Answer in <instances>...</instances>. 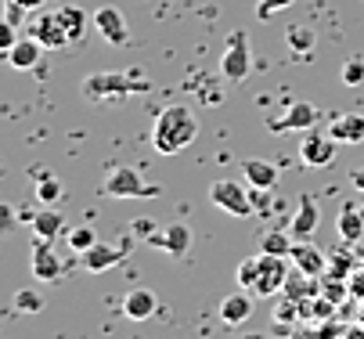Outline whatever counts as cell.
<instances>
[{
	"mask_svg": "<svg viewBox=\"0 0 364 339\" xmlns=\"http://www.w3.org/2000/svg\"><path fill=\"white\" fill-rule=\"evenodd\" d=\"M198 137V119L188 105H166L159 116H155L151 127V149L159 156H177L188 144Z\"/></svg>",
	"mask_w": 364,
	"mask_h": 339,
	"instance_id": "obj_1",
	"label": "cell"
},
{
	"mask_svg": "<svg viewBox=\"0 0 364 339\" xmlns=\"http://www.w3.org/2000/svg\"><path fill=\"white\" fill-rule=\"evenodd\" d=\"M148 90V80H137L130 72H94L83 80V98L90 102H112V98H127V94H141Z\"/></svg>",
	"mask_w": 364,
	"mask_h": 339,
	"instance_id": "obj_2",
	"label": "cell"
},
{
	"mask_svg": "<svg viewBox=\"0 0 364 339\" xmlns=\"http://www.w3.org/2000/svg\"><path fill=\"white\" fill-rule=\"evenodd\" d=\"M252 69V55H249V36L245 29H235L224 43V55H220V76L228 83H242Z\"/></svg>",
	"mask_w": 364,
	"mask_h": 339,
	"instance_id": "obj_3",
	"label": "cell"
},
{
	"mask_svg": "<svg viewBox=\"0 0 364 339\" xmlns=\"http://www.w3.org/2000/svg\"><path fill=\"white\" fill-rule=\"evenodd\" d=\"M210 203L231 217H249L256 206H252V188L238 184V181H213L210 184Z\"/></svg>",
	"mask_w": 364,
	"mask_h": 339,
	"instance_id": "obj_4",
	"label": "cell"
},
{
	"mask_svg": "<svg viewBox=\"0 0 364 339\" xmlns=\"http://www.w3.org/2000/svg\"><path fill=\"white\" fill-rule=\"evenodd\" d=\"M105 191L109 199H141V195H155V188L144 184L141 170L137 166H116L109 177H105Z\"/></svg>",
	"mask_w": 364,
	"mask_h": 339,
	"instance_id": "obj_5",
	"label": "cell"
},
{
	"mask_svg": "<svg viewBox=\"0 0 364 339\" xmlns=\"http://www.w3.org/2000/svg\"><path fill=\"white\" fill-rule=\"evenodd\" d=\"M289 281V264L285 257H274V253H259V271H256V285L252 293L256 296H278Z\"/></svg>",
	"mask_w": 364,
	"mask_h": 339,
	"instance_id": "obj_6",
	"label": "cell"
},
{
	"mask_svg": "<svg viewBox=\"0 0 364 339\" xmlns=\"http://www.w3.org/2000/svg\"><path fill=\"white\" fill-rule=\"evenodd\" d=\"M336 137L332 134H314V130H306L303 134V141H299V159L306 163V166H314V170H321V166H332L336 163Z\"/></svg>",
	"mask_w": 364,
	"mask_h": 339,
	"instance_id": "obj_7",
	"label": "cell"
},
{
	"mask_svg": "<svg viewBox=\"0 0 364 339\" xmlns=\"http://www.w3.org/2000/svg\"><path fill=\"white\" fill-rule=\"evenodd\" d=\"M29 264H33V278L43 281V285H55L62 278V271H65V264L58 260V249H50V238H36L33 242Z\"/></svg>",
	"mask_w": 364,
	"mask_h": 339,
	"instance_id": "obj_8",
	"label": "cell"
},
{
	"mask_svg": "<svg viewBox=\"0 0 364 339\" xmlns=\"http://www.w3.org/2000/svg\"><path fill=\"white\" fill-rule=\"evenodd\" d=\"M29 36H36V40L47 47V51H62V47L73 43V36H69V29H65V22H62L58 11H43V15H36Z\"/></svg>",
	"mask_w": 364,
	"mask_h": 339,
	"instance_id": "obj_9",
	"label": "cell"
},
{
	"mask_svg": "<svg viewBox=\"0 0 364 339\" xmlns=\"http://www.w3.org/2000/svg\"><path fill=\"white\" fill-rule=\"evenodd\" d=\"M94 26H97V33L105 36L112 47H123V43L130 40L127 15H123L119 8H112V4H105V8H97V11H94Z\"/></svg>",
	"mask_w": 364,
	"mask_h": 339,
	"instance_id": "obj_10",
	"label": "cell"
},
{
	"mask_svg": "<svg viewBox=\"0 0 364 339\" xmlns=\"http://www.w3.org/2000/svg\"><path fill=\"white\" fill-rule=\"evenodd\" d=\"M318 224H321V206H318V199L310 195V191H303L299 203H296V217H292L289 231L296 238H310V235L318 231Z\"/></svg>",
	"mask_w": 364,
	"mask_h": 339,
	"instance_id": "obj_11",
	"label": "cell"
},
{
	"mask_svg": "<svg viewBox=\"0 0 364 339\" xmlns=\"http://www.w3.org/2000/svg\"><path fill=\"white\" fill-rule=\"evenodd\" d=\"M127 257V246H109V242H94V246L87 253H80V264L90 271V274H101V271H109L116 264H123Z\"/></svg>",
	"mask_w": 364,
	"mask_h": 339,
	"instance_id": "obj_12",
	"label": "cell"
},
{
	"mask_svg": "<svg viewBox=\"0 0 364 339\" xmlns=\"http://www.w3.org/2000/svg\"><path fill=\"white\" fill-rule=\"evenodd\" d=\"M148 242H155V246L166 249L170 257H184V253L191 249V227H188L184 220H170L166 231H155Z\"/></svg>",
	"mask_w": 364,
	"mask_h": 339,
	"instance_id": "obj_13",
	"label": "cell"
},
{
	"mask_svg": "<svg viewBox=\"0 0 364 339\" xmlns=\"http://www.w3.org/2000/svg\"><path fill=\"white\" fill-rule=\"evenodd\" d=\"M314 123H318V105L296 102V105H289V112H285L282 119H271L267 127H271L274 134H285V130H314Z\"/></svg>",
	"mask_w": 364,
	"mask_h": 339,
	"instance_id": "obj_14",
	"label": "cell"
},
{
	"mask_svg": "<svg viewBox=\"0 0 364 339\" xmlns=\"http://www.w3.org/2000/svg\"><path fill=\"white\" fill-rule=\"evenodd\" d=\"M289 260H292V267H299V271H306V274H314V278H325V267H328V257H325L321 249L310 246V238H296V246H292Z\"/></svg>",
	"mask_w": 364,
	"mask_h": 339,
	"instance_id": "obj_15",
	"label": "cell"
},
{
	"mask_svg": "<svg viewBox=\"0 0 364 339\" xmlns=\"http://www.w3.org/2000/svg\"><path fill=\"white\" fill-rule=\"evenodd\" d=\"M43 51H47V47H43L36 36H26V40H18L11 51H8V65H11V69H22V72H26V69H36Z\"/></svg>",
	"mask_w": 364,
	"mask_h": 339,
	"instance_id": "obj_16",
	"label": "cell"
},
{
	"mask_svg": "<svg viewBox=\"0 0 364 339\" xmlns=\"http://www.w3.org/2000/svg\"><path fill=\"white\" fill-rule=\"evenodd\" d=\"M155 307H159V300H155L151 289H130V293L123 296V314L130 321H144L155 314Z\"/></svg>",
	"mask_w": 364,
	"mask_h": 339,
	"instance_id": "obj_17",
	"label": "cell"
},
{
	"mask_svg": "<svg viewBox=\"0 0 364 339\" xmlns=\"http://www.w3.org/2000/svg\"><path fill=\"white\" fill-rule=\"evenodd\" d=\"M328 134L339 141V144H360L364 141V116L360 112H346V116H336Z\"/></svg>",
	"mask_w": 364,
	"mask_h": 339,
	"instance_id": "obj_18",
	"label": "cell"
},
{
	"mask_svg": "<svg viewBox=\"0 0 364 339\" xmlns=\"http://www.w3.org/2000/svg\"><path fill=\"white\" fill-rule=\"evenodd\" d=\"M242 173H245V184L249 188H274L278 184V166L271 159H245L242 163Z\"/></svg>",
	"mask_w": 364,
	"mask_h": 339,
	"instance_id": "obj_19",
	"label": "cell"
},
{
	"mask_svg": "<svg viewBox=\"0 0 364 339\" xmlns=\"http://www.w3.org/2000/svg\"><path fill=\"white\" fill-rule=\"evenodd\" d=\"M282 293H285V296H292V300L318 296V293H321V278H314V274H306V271L292 267V271H289V281H285Z\"/></svg>",
	"mask_w": 364,
	"mask_h": 339,
	"instance_id": "obj_20",
	"label": "cell"
},
{
	"mask_svg": "<svg viewBox=\"0 0 364 339\" xmlns=\"http://www.w3.org/2000/svg\"><path fill=\"white\" fill-rule=\"evenodd\" d=\"M336 227H339V238L346 242V246H357V242L364 238V213L357 206H343Z\"/></svg>",
	"mask_w": 364,
	"mask_h": 339,
	"instance_id": "obj_21",
	"label": "cell"
},
{
	"mask_svg": "<svg viewBox=\"0 0 364 339\" xmlns=\"http://www.w3.org/2000/svg\"><path fill=\"white\" fill-rule=\"evenodd\" d=\"M249 314H252L249 293H231V296L220 300V321L224 325H242V321H249Z\"/></svg>",
	"mask_w": 364,
	"mask_h": 339,
	"instance_id": "obj_22",
	"label": "cell"
},
{
	"mask_svg": "<svg viewBox=\"0 0 364 339\" xmlns=\"http://www.w3.org/2000/svg\"><path fill=\"white\" fill-rule=\"evenodd\" d=\"M336 300H328L325 293H318V296H306V300H299V321H328V318H336Z\"/></svg>",
	"mask_w": 364,
	"mask_h": 339,
	"instance_id": "obj_23",
	"label": "cell"
},
{
	"mask_svg": "<svg viewBox=\"0 0 364 339\" xmlns=\"http://www.w3.org/2000/svg\"><path fill=\"white\" fill-rule=\"evenodd\" d=\"M292 238H296L292 231L271 227V231H264V235H259V242H256V249H259V253H274V257H289V253H292V246H296Z\"/></svg>",
	"mask_w": 364,
	"mask_h": 339,
	"instance_id": "obj_24",
	"label": "cell"
},
{
	"mask_svg": "<svg viewBox=\"0 0 364 339\" xmlns=\"http://www.w3.org/2000/svg\"><path fill=\"white\" fill-rule=\"evenodd\" d=\"M29 224H33V235H36V238H58L62 227H65V220H62L58 210H40Z\"/></svg>",
	"mask_w": 364,
	"mask_h": 339,
	"instance_id": "obj_25",
	"label": "cell"
},
{
	"mask_svg": "<svg viewBox=\"0 0 364 339\" xmlns=\"http://www.w3.org/2000/svg\"><path fill=\"white\" fill-rule=\"evenodd\" d=\"M285 43L292 47V51H299V55H306L310 47L318 43V33L310 29V26H289V33H285Z\"/></svg>",
	"mask_w": 364,
	"mask_h": 339,
	"instance_id": "obj_26",
	"label": "cell"
},
{
	"mask_svg": "<svg viewBox=\"0 0 364 339\" xmlns=\"http://www.w3.org/2000/svg\"><path fill=\"white\" fill-rule=\"evenodd\" d=\"M58 15H62V22H65V29H69V36L76 43L87 33V11H80V8H58Z\"/></svg>",
	"mask_w": 364,
	"mask_h": 339,
	"instance_id": "obj_27",
	"label": "cell"
},
{
	"mask_svg": "<svg viewBox=\"0 0 364 339\" xmlns=\"http://www.w3.org/2000/svg\"><path fill=\"white\" fill-rule=\"evenodd\" d=\"M353 274V257L343 249V253H336V257H328V267H325V278H350Z\"/></svg>",
	"mask_w": 364,
	"mask_h": 339,
	"instance_id": "obj_28",
	"label": "cell"
},
{
	"mask_svg": "<svg viewBox=\"0 0 364 339\" xmlns=\"http://www.w3.org/2000/svg\"><path fill=\"white\" fill-rule=\"evenodd\" d=\"M36 195H40V203H43V206L58 203V199H62V181H58V177H40Z\"/></svg>",
	"mask_w": 364,
	"mask_h": 339,
	"instance_id": "obj_29",
	"label": "cell"
},
{
	"mask_svg": "<svg viewBox=\"0 0 364 339\" xmlns=\"http://www.w3.org/2000/svg\"><path fill=\"white\" fill-rule=\"evenodd\" d=\"M94 242H97L94 227H73V231H69V249H76V253H87Z\"/></svg>",
	"mask_w": 364,
	"mask_h": 339,
	"instance_id": "obj_30",
	"label": "cell"
},
{
	"mask_svg": "<svg viewBox=\"0 0 364 339\" xmlns=\"http://www.w3.org/2000/svg\"><path fill=\"white\" fill-rule=\"evenodd\" d=\"M256 271H259V253H252V257H245L238 264V281H242V289H249V293L256 285Z\"/></svg>",
	"mask_w": 364,
	"mask_h": 339,
	"instance_id": "obj_31",
	"label": "cell"
},
{
	"mask_svg": "<svg viewBox=\"0 0 364 339\" xmlns=\"http://www.w3.org/2000/svg\"><path fill=\"white\" fill-rule=\"evenodd\" d=\"M296 4V0H259L256 4V15H259V22H271L278 11H289Z\"/></svg>",
	"mask_w": 364,
	"mask_h": 339,
	"instance_id": "obj_32",
	"label": "cell"
},
{
	"mask_svg": "<svg viewBox=\"0 0 364 339\" xmlns=\"http://www.w3.org/2000/svg\"><path fill=\"white\" fill-rule=\"evenodd\" d=\"M346 87H357V83H364V58H350L346 65H343V76H339Z\"/></svg>",
	"mask_w": 364,
	"mask_h": 339,
	"instance_id": "obj_33",
	"label": "cell"
},
{
	"mask_svg": "<svg viewBox=\"0 0 364 339\" xmlns=\"http://www.w3.org/2000/svg\"><path fill=\"white\" fill-rule=\"evenodd\" d=\"M15 303H18V311H26V314L43 311V300H40L36 293H15Z\"/></svg>",
	"mask_w": 364,
	"mask_h": 339,
	"instance_id": "obj_34",
	"label": "cell"
},
{
	"mask_svg": "<svg viewBox=\"0 0 364 339\" xmlns=\"http://www.w3.org/2000/svg\"><path fill=\"white\" fill-rule=\"evenodd\" d=\"M346 285H350V300H364V267H353V274L346 278Z\"/></svg>",
	"mask_w": 364,
	"mask_h": 339,
	"instance_id": "obj_35",
	"label": "cell"
},
{
	"mask_svg": "<svg viewBox=\"0 0 364 339\" xmlns=\"http://www.w3.org/2000/svg\"><path fill=\"white\" fill-rule=\"evenodd\" d=\"M15 43H18V36H15V26H11V22H4V26H0V47H4V55L11 51Z\"/></svg>",
	"mask_w": 364,
	"mask_h": 339,
	"instance_id": "obj_36",
	"label": "cell"
},
{
	"mask_svg": "<svg viewBox=\"0 0 364 339\" xmlns=\"http://www.w3.org/2000/svg\"><path fill=\"white\" fill-rule=\"evenodd\" d=\"M22 4H18V0H8V15H4V22H11V26H18L22 22Z\"/></svg>",
	"mask_w": 364,
	"mask_h": 339,
	"instance_id": "obj_37",
	"label": "cell"
},
{
	"mask_svg": "<svg viewBox=\"0 0 364 339\" xmlns=\"http://www.w3.org/2000/svg\"><path fill=\"white\" fill-rule=\"evenodd\" d=\"M350 184H353V188L360 191V195H364V166H357V170L350 173Z\"/></svg>",
	"mask_w": 364,
	"mask_h": 339,
	"instance_id": "obj_38",
	"label": "cell"
},
{
	"mask_svg": "<svg viewBox=\"0 0 364 339\" xmlns=\"http://www.w3.org/2000/svg\"><path fill=\"white\" fill-rule=\"evenodd\" d=\"M343 339H364V325H346V332H343Z\"/></svg>",
	"mask_w": 364,
	"mask_h": 339,
	"instance_id": "obj_39",
	"label": "cell"
},
{
	"mask_svg": "<svg viewBox=\"0 0 364 339\" xmlns=\"http://www.w3.org/2000/svg\"><path fill=\"white\" fill-rule=\"evenodd\" d=\"M18 4H22V8H26V11H36V8H40V4H43V0H18Z\"/></svg>",
	"mask_w": 364,
	"mask_h": 339,
	"instance_id": "obj_40",
	"label": "cell"
},
{
	"mask_svg": "<svg viewBox=\"0 0 364 339\" xmlns=\"http://www.w3.org/2000/svg\"><path fill=\"white\" fill-rule=\"evenodd\" d=\"M353 321H357V325H364V300H360V307H357V314H353Z\"/></svg>",
	"mask_w": 364,
	"mask_h": 339,
	"instance_id": "obj_41",
	"label": "cell"
},
{
	"mask_svg": "<svg viewBox=\"0 0 364 339\" xmlns=\"http://www.w3.org/2000/svg\"><path fill=\"white\" fill-rule=\"evenodd\" d=\"M357 257H360V260H364V246H360V249H357Z\"/></svg>",
	"mask_w": 364,
	"mask_h": 339,
	"instance_id": "obj_42",
	"label": "cell"
},
{
	"mask_svg": "<svg viewBox=\"0 0 364 339\" xmlns=\"http://www.w3.org/2000/svg\"><path fill=\"white\" fill-rule=\"evenodd\" d=\"M242 339H256V335H242Z\"/></svg>",
	"mask_w": 364,
	"mask_h": 339,
	"instance_id": "obj_43",
	"label": "cell"
}]
</instances>
